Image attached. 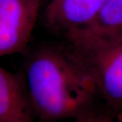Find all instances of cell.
Masks as SVG:
<instances>
[{"mask_svg": "<svg viewBox=\"0 0 122 122\" xmlns=\"http://www.w3.org/2000/svg\"><path fill=\"white\" fill-rule=\"evenodd\" d=\"M22 72L35 117L40 120L115 119L91 71L66 40L42 44L26 53Z\"/></svg>", "mask_w": 122, "mask_h": 122, "instance_id": "6da1fadb", "label": "cell"}, {"mask_svg": "<svg viewBox=\"0 0 122 122\" xmlns=\"http://www.w3.org/2000/svg\"><path fill=\"white\" fill-rule=\"evenodd\" d=\"M94 75L109 111L115 115L122 111V42L111 44L81 29L64 35Z\"/></svg>", "mask_w": 122, "mask_h": 122, "instance_id": "7a4b0ae2", "label": "cell"}, {"mask_svg": "<svg viewBox=\"0 0 122 122\" xmlns=\"http://www.w3.org/2000/svg\"><path fill=\"white\" fill-rule=\"evenodd\" d=\"M41 5L40 0H0V57L25 50Z\"/></svg>", "mask_w": 122, "mask_h": 122, "instance_id": "3957f363", "label": "cell"}, {"mask_svg": "<svg viewBox=\"0 0 122 122\" xmlns=\"http://www.w3.org/2000/svg\"><path fill=\"white\" fill-rule=\"evenodd\" d=\"M105 0H51L45 12L50 30L62 34L87 25L96 17Z\"/></svg>", "mask_w": 122, "mask_h": 122, "instance_id": "277c9868", "label": "cell"}, {"mask_svg": "<svg viewBox=\"0 0 122 122\" xmlns=\"http://www.w3.org/2000/svg\"><path fill=\"white\" fill-rule=\"evenodd\" d=\"M35 118L23 72L12 73L0 66V122H30Z\"/></svg>", "mask_w": 122, "mask_h": 122, "instance_id": "5b68a950", "label": "cell"}, {"mask_svg": "<svg viewBox=\"0 0 122 122\" xmlns=\"http://www.w3.org/2000/svg\"><path fill=\"white\" fill-rule=\"evenodd\" d=\"M79 29L106 43H122V0H105L93 20Z\"/></svg>", "mask_w": 122, "mask_h": 122, "instance_id": "8992f818", "label": "cell"}, {"mask_svg": "<svg viewBox=\"0 0 122 122\" xmlns=\"http://www.w3.org/2000/svg\"><path fill=\"white\" fill-rule=\"evenodd\" d=\"M115 119H117V122H122V111L118 113L115 115Z\"/></svg>", "mask_w": 122, "mask_h": 122, "instance_id": "52a82bcc", "label": "cell"}, {"mask_svg": "<svg viewBox=\"0 0 122 122\" xmlns=\"http://www.w3.org/2000/svg\"><path fill=\"white\" fill-rule=\"evenodd\" d=\"M49 0H40V1H41V5H43L45 3H46L47 1H48Z\"/></svg>", "mask_w": 122, "mask_h": 122, "instance_id": "ba28073f", "label": "cell"}]
</instances>
